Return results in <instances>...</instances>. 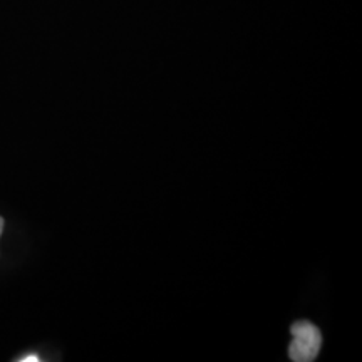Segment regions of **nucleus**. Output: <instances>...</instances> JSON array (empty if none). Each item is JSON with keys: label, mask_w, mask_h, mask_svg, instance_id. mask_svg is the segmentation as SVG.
<instances>
[{"label": "nucleus", "mask_w": 362, "mask_h": 362, "mask_svg": "<svg viewBox=\"0 0 362 362\" xmlns=\"http://www.w3.org/2000/svg\"><path fill=\"white\" fill-rule=\"evenodd\" d=\"M292 344L288 347V356L296 362H310L319 356L322 346L320 330L307 320H298L292 325Z\"/></svg>", "instance_id": "f257e3e1"}, {"label": "nucleus", "mask_w": 362, "mask_h": 362, "mask_svg": "<svg viewBox=\"0 0 362 362\" xmlns=\"http://www.w3.org/2000/svg\"><path fill=\"white\" fill-rule=\"evenodd\" d=\"M21 362H37L39 357L35 354H29L27 357H22V359H19Z\"/></svg>", "instance_id": "f03ea898"}, {"label": "nucleus", "mask_w": 362, "mask_h": 362, "mask_svg": "<svg viewBox=\"0 0 362 362\" xmlns=\"http://www.w3.org/2000/svg\"><path fill=\"white\" fill-rule=\"evenodd\" d=\"M2 230H4V220L0 218V233H2Z\"/></svg>", "instance_id": "7ed1b4c3"}]
</instances>
